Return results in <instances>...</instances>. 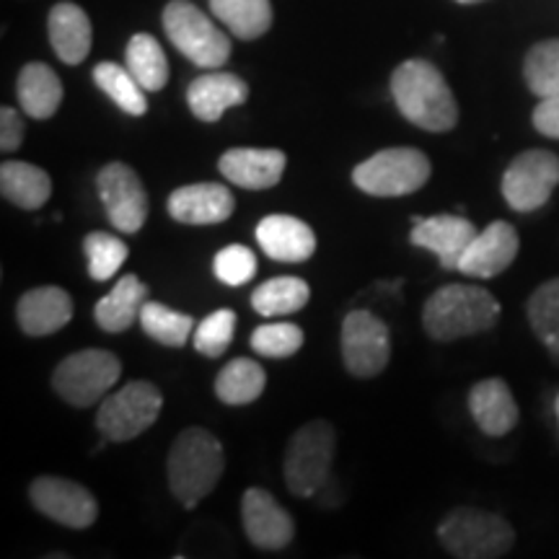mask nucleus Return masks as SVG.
Masks as SVG:
<instances>
[{
    "mask_svg": "<svg viewBox=\"0 0 559 559\" xmlns=\"http://www.w3.org/2000/svg\"><path fill=\"white\" fill-rule=\"evenodd\" d=\"M391 96L412 124L449 132L459 122V104L443 73L428 60H407L391 75Z\"/></svg>",
    "mask_w": 559,
    "mask_h": 559,
    "instance_id": "nucleus-1",
    "label": "nucleus"
},
{
    "mask_svg": "<svg viewBox=\"0 0 559 559\" xmlns=\"http://www.w3.org/2000/svg\"><path fill=\"white\" fill-rule=\"evenodd\" d=\"M500 321V300L481 285L449 283L425 300L423 326L436 342L489 332Z\"/></svg>",
    "mask_w": 559,
    "mask_h": 559,
    "instance_id": "nucleus-2",
    "label": "nucleus"
},
{
    "mask_svg": "<svg viewBox=\"0 0 559 559\" xmlns=\"http://www.w3.org/2000/svg\"><path fill=\"white\" fill-rule=\"evenodd\" d=\"M226 469L221 440L205 428H187L174 440L166 474L174 500L185 508H198L218 487Z\"/></svg>",
    "mask_w": 559,
    "mask_h": 559,
    "instance_id": "nucleus-3",
    "label": "nucleus"
},
{
    "mask_svg": "<svg viewBox=\"0 0 559 559\" xmlns=\"http://www.w3.org/2000/svg\"><path fill=\"white\" fill-rule=\"evenodd\" d=\"M438 539L451 557L495 559L510 555L515 531L506 519L479 508H456L440 521Z\"/></svg>",
    "mask_w": 559,
    "mask_h": 559,
    "instance_id": "nucleus-4",
    "label": "nucleus"
},
{
    "mask_svg": "<svg viewBox=\"0 0 559 559\" xmlns=\"http://www.w3.org/2000/svg\"><path fill=\"white\" fill-rule=\"evenodd\" d=\"M337 453V432L326 419H313L290 438L285 451V485L296 498H313L319 487L332 477V461Z\"/></svg>",
    "mask_w": 559,
    "mask_h": 559,
    "instance_id": "nucleus-5",
    "label": "nucleus"
},
{
    "mask_svg": "<svg viewBox=\"0 0 559 559\" xmlns=\"http://www.w3.org/2000/svg\"><path fill=\"white\" fill-rule=\"evenodd\" d=\"M430 158L417 148H386L353 169V181L370 198H407L430 181Z\"/></svg>",
    "mask_w": 559,
    "mask_h": 559,
    "instance_id": "nucleus-6",
    "label": "nucleus"
},
{
    "mask_svg": "<svg viewBox=\"0 0 559 559\" xmlns=\"http://www.w3.org/2000/svg\"><path fill=\"white\" fill-rule=\"evenodd\" d=\"M122 376V362L109 349H81L55 368L52 386L70 407H94L104 402Z\"/></svg>",
    "mask_w": 559,
    "mask_h": 559,
    "instance_id": "nucleus-7",
    "label": "nucleus"
},
{
    "mask_svg": "<svg viewBox=\"0 0 559 559\" xmlns=\"http://www.w3.org/2000/svg\"><path fill=\"white\" fill-rule=\"evenodd\" d=\"M164 29L171 45L198 68L218 70L230 58L226 32H221L190 0H171L166 5Z\"/></svg>",
    "mask_w": 559,
    "mask_h": 559,
    "instance_id": "nucleus-8",
    "label": "nucleus"
},
{
    "mask_svg": "<svg viewBox=\"0 0 559 559\" xmlns=\"http://www.w3.org/2000/svg\"><path fill=\"white\" fill-rule=\"evenodd\" d=\"M160 407H164V394L156 383L132 381L102 402L96 425L107 440L124 443V440L143 436L151 425H156Z\"/></svg>",
    "mask_w": 559,
    "mask_h": 559,
    "instance_id": "nucleus-9",
    "label": "nucleus"
},
{
    "mask_svg": "<svg viewBox=\"0 0 559 559\" xmlns=\"http://www.w3.org/2000/svg\"><path fill=\"white\" fill-rule=\"evenodd\" d=\"M559 185V158L551 151H523L502 174V198L515 213L544 207Z\"/></svg>",
    "mask_w": 559,
    "mask_h": 559,
    "instance_id": "nucleus-10",
    "label": "nucleus"
},
{
    "mask_svg": "<svg viewBox=\"0 0 559 559\" xmlns=\"http://www.w3.org/2000/svg\"><path fill=\"white\" fill-rule=\"evenodd\" d=\"M391 358L389 326L366 309L349 311L342 321V362L355 379H373Z\"/></svg>",
    "mask_w": 559,
    "mask_h": 559,
    "instance_id": "nucleus-11",
    "label": "nucleus"
},
{
    "mask_svg": "<svg viewBox=\"0 0 559 559\" xmlns=\"http://www.w3.org/2000/svg\"><path fill=\"white\" fill-rule=\"evenodd\" d=\"M96 190H99L109 223L120 234H138L145 226V221H148V192H145L135 169H130L122 160L107 164L96 174Z\"/></svg>",
    "mask_w": 559,
    "mask_h": 559,
    "instance_id": "nucleus-12",
    "label": "nucleus"
},
{
    "mask_svg": "<svg viewBox=\"0 0 559 559\" xmlns=\"http://www.w3.org/2000/svg\"><path fill=\"white\" fill-rule=\"evenodd\" d=\"M29 500L41 515L66 528H91L99 519V502L73 479L37 477L29 485Z\"/></svg>",
    "mask_w": 559,
    "mask_h": 559,
    "instance_id": "nucleus-13",
    "label": "nucleus"
},
{
    "mask_svg": "<svg viewBox=\"0 0 559 559\" xmlns=\"http://www.w3.org/2000/svg\"><path fill=\"white\" fill-rule=\"evenodd\" d=\"M243 531L257 549L280 551L296 536V523L290 513L275 500V495L262 487H251L241 500Z\"/></svg>",
    "mask_w": 559,
    "mask_h": 559,
    "instance_id": "nucleus-14",
    "label": "nucleus"
},
{
    "mask_svg": "<svg viewBox=\"0 0 559 559\" xmlns=\"http://www.w3.org/2000/svg\"><path fill=\"white\" fill-rule=\"evenodd\" d=\"M519 249L521 239L515 226L508 221H495L474 236L469 249L461 257L459 272L469 277H498L515 262Z\"/></svg>",
    "mask_w": 559,
    "mask_h": 559,
    "instance_id": "nucleus-15",
    "label": "nucleus"
},
{
    "mask_svg": "<svg viewBox=\"0 0 559 559\" xmlns=\"http://www.w3.org/2000/svg\"><path fill=\"white\" fill-rule=\"evenodd\" d=\"M479 230L461 215H432V218H412L409 241L438 257L445 270H459L461 257L469 249Z\"/></svg>",
    "mask_w": 559,
    "mask_h": 559,
    "instance_id": "nucleus-16",
    "label": "nucleus"
},
{
    "mask_svg": "<svg viewBox=\"0 0 559 559\" xmlns=\"http://www.w3.org/2000/svg\"><path fill=\"white\" fill-rule=\"evenodd\" d=\"M236 210V200L228 187L215 185V181H200V185H187L171 192L169 215L177 223L187 226H215L226 223Z\"/></svg>",
    "mask_w": 559,
    "mask_h": 559,
    "instance_id": "nucleus-17",
    "label": "nucleus"
},
{
    "mask_svg": "<svg viewBox=\"0 0 559 559\" xmlns=\"http://www.w3.org/2000/svg\"><path fill=\"white\" fill-rule=\"evenodd\" d=\"M285 160L277 148H230L221 156L218 171L241 190H270L283 179Z\"/></svg>",
    "mask_w": 559,
    "mask_h": 559,
    "instance_id": "nucleus-18",
    "label": "nucleus"
},
{
    "mask_svg": "<svg viewBox=\"0 0 559 559\" xmlns=\"http://www.w3.org/2000/svg\"><path fill=\"white\" fill-rule=\"evenodd\" d=\"M19 326L29 337H47L60 332L73 319V298L58 285H41L19 298L16 306Z\"/></svg>",
    "mask_w": 559,
    "mask_h": 559,
    "instance_id": "nucleus-19",
    "label": "nucleus"
},
{
    "mask_svg": "<svg viewBox=\"0 0 559 559\" xmlns=\"http://www.w3.org/2000/svg\"><path fill=\"white\" fill-rule=\"evenodd\" d=\"M260 249L275 262H306L317 251V234L293 215H267L257 226Z\"/></svg>",
    "mask_w": 559,
    "mask_h": 559,
    "instance_id": "nucleus-20",
    "label": "nucleus"
},
{
    "mask_svg": "<svg viewBox=\"0 0 559 559\" xmlns=\"http://www.w3.org/2000/svg\"><path fill=\"white\" fill-rule=\"evenodd\" d=\"M469 412L477 428L489 438H502L519 425V404L502 379H485L469 391Z\"/></svg>",
    "mask_w": 559,
    "mask_h": 559,
    "instance_id": "nucleus-21",
    "label": "nucleus"
},
{
    "mask_svg": "<svg viewBox=\"0 0 559 559\" xmlns=\"http://www.w3.org/2000/svg\"><path fill=\"white\" fill-rule=\"evenodd\" d=\"M249 99L247 81L234 73L198 75L187 88V104L202 122H218L230 107H241Z\"/></svg>",
    "mask_w": 559,
    "mask_h": 559,
    "instance_id": "nucleus-22",
    "label": "nucleus"
},
{
    "mask_svg": "<svg viewBox=\"0 0 559 559\" xmlns=\"http://www.w3.org/2000/svg\"><path fill=\"white\" fill-rule=\"evenodd\" d=\"M148 298L151 290L143 280L135 275H124L117 280L115 288L94 306V321L109 334L128 332L135 321H140V311L148 304Z\"/></svg>",
    "mask_w": 559,
    "mask_h": 559,
    "instance_id": "nucleus-23",
    "label": "nucleus"
},
{
    "mask_svg": "<svg viewBox=\"0 0 559 559\" xmlns=\"http://www.w3.org/2000/svg\"><path fill=\"white\" fill-rule=\"evenodd\" d=\"M50 45L66 66H79L91 52V21L86 11L75 3L52 5L47 19Z\"/></svg>",
    "mask_w": 559,
    "mask_h": 559,
    "instance_id": "nucleus-24",
    "label": "nucleus"
},
{
    "mask_svg": "<svg viewBox=\"0 0 559 559\" xmlns=\"http://www.w3.org/2000/svg\"><path fill=\"white\" fill-rule=\"evenodd\" d=\"M16 94L24 115H29L32 120H50L55 111L60 109L62 83L50 66L29 62V66L21 68Z\"/></svg>",
    "mask_w": 559,
    "mask_h": 559,
    "instance_id": "nucleus-25",
    "label": "nucleus"
},
{
    "mask_svg": "<svg viewBox=\"0 0 559 559\" xmlns=\"http://www.w3.org/2000/svg\"><path fill=\"white\" fill-rule=\"evenodd\" d=\"M0 192L21 210H39L52 198V179L39 166L9 158L0 166Z\"/></svg>",
    "mask_w": 559,
    "mask_h": 559,
    "instance_id": "nucleus-26",
    "label": "nucleus"
},
{
    "mask_svg": "<svg viewBox=\"0 0 559 559\" xmlns=\"http://www.w3.org/2000/svg\"><path fill=\"white\" fill-rule=\"evenodd\" d=\"M267 386V373L257 360L236 358L223 366L215 379V396L228 407H247L264 394Z\"/></svg>",
    "mask_w": 559,
    "mask_h": 559,
    "instance_id": "nucleus-27",
    "label": "nucleus"
},
{
    "mask_svg": "<svg viewBox=\"0 0 559 559\" xmlns=\"http://www.w3.org/2000/svg\"><path fill=\"white\" fill-rule=\"evenodd\" d=\"M210 11L239 39H260L272 26L270 0H210Z\"/></svg>",
    "mask_w": 559,
    "mask_h": 559,
    "instance_id": "nucleus-28",
    "label": "nucleus"
},
{
    "mask_svg": "<svg viewBox=\"0 0 559 559\" xmlns=\"http://www.w3.org/2000/svg\"><path fill=\"white\" fill-rule=\"evenodd\" d=\"M311 298V288L306 280L300 277H272L267 283H262L260 288L251 293V306L260 317L275 319V317H290L306 309Z\"/></svg>",
    "mask_w": 559,
    "mask_h": 559,
    "instance_id": "nucleus-29",
    "label": "nucleus"
},
{
    "mask_svg": "<svg viewBox=\"0 0 559 559\" xmlns=\"http://www.w3.org/2000/svg\"><path fill=\"white\" fill-rule=\"evenodd\" d=\"M94 81L111 102L120 107L124 115L143 117L148 111V99H145V88L140 86L130 68L117 66V62H99L94 68Z\"/></svg>",
    "mask_w": 559,
    "mask_h": 559,
    "instance_id": "nucleus-30",
    "label": "nucleus"
},
{
    "mask_svg": "<svg viewBox=\"0 0 559 559\" xmlns=\"http://www.w3.org/2000/svg\"><path fill=\"white\" fill-rule=\"evenodd\" d=\"M140 326L158 345L177 349L185 347L194 334V319L190 313L174 311L169 306L158 304V300H148L143 306V311H140Z\"/></svg>",
    "mask_w": 559,
    "mask_h": 559,
    "instance_id": "nucleus-31",
    "label": "nucleus"
},
{
    "mask_svg": "<svg viewBox=\"0 0 559 559\" xmlns=\"http://www.w3.org/2000/svg\"><path fill=\"white\" fill-rule=\"evenodd\" d=\"M128 68L145 91H160L169 83V60L151 34H135L128 41Z\"/></svg>",
    "mask_w": 559,
    "mask_h": 559,
    "instance_id": "nucleus-32",
    "label": "nucleus"
},
{
    "mask_svg": "<svg viewBox=\"0 0 559 559\" xmlns=\"http://www.w3.org/2000/svg\"><path fill=\"white\" fill-rule=\"evenodd\" d=\"M526 313L536 337H539L551 353L559 355V277L547 280V283L531 293Z\"/></svg>",
    "mask_w": 559,
    "mask_h": 559,
    "instance_id": "nucleus-33",
    "label": "nucleus"
},
{
    "mask_svg": "<svg viewBox=\"0 0 559 559\" xmlns=\"http://www.w3.org/2000/svg\"><path fill=\"white\" fill-rule=\"evenodd\" d=\"M523 79L531 94L542 99L559 94V39H544L531 47L523 60Z\"/></svg>",
    "mask_w": 559,
    "mask_h": 559,
    "instance_id": "nucleus-34",
    "label": "nucleus"
},
{
    "mask_svg": "<svg viewBox=\"0 0 559 559\" xmlns=\"http://www.w3.org/2000/svg\"><path fill=\"white\" fill-rule=\"evenodd\" d=\"M83 251L88 260V275L94 283H107L120 272L124 260L130 257L128 243L122 239H115L111 234L104 230H94L83 239Z\"/></svg>",
    "mask_w": 559,
    "mask_h": 559,
    "instance_id": "nucleus-35",
    "label": "nucleus"
},
{
    "mask_svg": "<svg viewBox=\"0 0 559 559\" xmlns=\"http://www.w3.org/2000/svg\"><path fill=\"white\" fill-rule=\"evenodd\" d=\"M304 330L290 321H277V324H262L257 326L251 334V349H254L260 358L272 360H285L293 358L300 347H304Z\"/></svg>",
    "mask_w": 559,
    "mask_h": 559,
    "instance_id": "nucleus-36",
    "label": "nucleus"
},
{
    "mask_svg": "<svg viewBox=\"0 0 559 559\" xmlns=\"http://www.w3.org/2000/svg\"><path fill=\"white\" fill-rule=\"evenodd\" d=\"M236 332V313L230 309H218L194 326L192 345L205 358H221L226 353Z\"/></svg>",
    "mask_w": 559,
    "mask_h": 559,
    "instance_id": "nucleus-37",
    "label": "nucleus"
},
{
    "mask_svg": "<svg viewBox=\"0 0 559 559\" xmlns=\"http://www.w3.org/2000/svg\"><path fill=\"white\" fill-rule=\"evenodd\" d=\"M213 272L223 285H230V288L247 285L249 280H254V275H257L254 251L241 247V243H230V247H223L213 260Z\"/></svg>",
    "mask_w": 559,
    "mask_h": 559,
    "instance_id": "nucleus-38",
    "label": "nucleus"
},
{
    "mask_svg": "<svg viewBox=\"0 0 559 559\" xmlns=\"http://www.w3.org/2000/svg\"><path fill=\"white\" fill-rule=\"evenodd\" d=\"M21 140H24V120L16 109L3 107L0 109V148L3 153L19 151Z\"/></svg>",
    "mask_w": 559,
    "mask_h": 559,
    "instance_id": "nucleus-39",
    "label": "nucleus"
},
{
    "mask_svg": "<svg viewBox=\"0 0 559 559\" xmlns=\"http://www.w3.org/2000/svg\"><path fill=\"white\" fill-rule=\"evenodd\" d=\"M534 128L542 132V135L559 140V94L547 96L536 104L534 109Z\"/></svg>",
    "mask_w": 559,
    "mask_h": 559,
    "instance_id": "nucleus-40",
    "label": "nucleus"
},
{
    "mask_svg": "<svg viewBox=\"0 0 559 559\" xmlns=\"http://www.w3.org/2000/svg\"><path fill=\"white\" fill-rule=\"evenodd\" d=\"M456 3H464V5H474V3H481V0H456Z\"/></svg>",
    "mask_w": 559,
    "mask_h": 559,
    "instance_id": "nucleus-41",
    "label": "nucleus"
},
{
    "mask_svg": "<svg viewBox=\"0 0 559 559\" xmlns=\"http://www.w3.org/2000/svg\"><path fill=\"white\" fill-rule=\"evenodd\" d=\"M555 412H557V419H559V394H557V400H555Z\"/></svg>",
    "mask_w": 559,
    "mask_h": 559,
    "instance_id": "nucleus-42",
    "label": "nucleus"
}]
</instances>
